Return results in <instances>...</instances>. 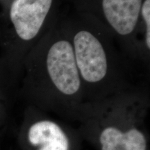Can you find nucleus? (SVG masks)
<instances>
[{
	"instance_id": "obj_1",
	"label": "nucleus",
	"mask_w": 150,
	"mask_h": 150,
	"mask_svg": "<svg viewBox=\"0 0 150 150\" xmlns=\"http://www.w3.org/2000/svg\"><path fill=\"white\" fill-rule=\"evenodd\" d=\"M61 18L72 46L85 102L102 100L134 86L136 64L109 33L78 13Z\"/></svg>"
},
{
	"instance_id": "obj_2",
	"label": "nucleus",
	"mask_w": 150,
	"mask_h": 150,
	"mask_svg": "<svg viewBox=\"0 0 150 150\" xmlns=\"http://www.w3.org/2000/svg\"><path fill=\"white\" fill-rule=\"evenodd\" d=\"M27 83L40 110L76 117L85 103L72 46L61 17L27 56Z\"/></svg>"
},
{
	"instance_id": "obj_3",
	"label": "nucleus",
	"mask_w": 150,
	"mask_h": 150,
	"mask_svg": "<svg viewBox=\"0 0 150 150\" xmlns=\"http://www.w3.org/2000/svg\"><path fill=\"white\" fill-rule=\"evenodd\" d=\"M147 93L134 86L102 100L85 102L76 118L97 131L99 150H147L143 122Z\"/></svg>"
},
{
	"instance_id": "obj_4",
	"label": "nucleus",
	"mask_w": 150,
	"mask_h": 150,
	"mask_svg": "<svg viewBox=\"0 0 150 150\" xmlns=\"http://www.w3.org/2000/svg\"><path fill=\"white\" fill-rule=\"evenodd\" d=\"M54 0H13L8 12L12 33L29 54L59 18Z\"/></svg>"
},
{
	"instance_id": "obj_5",
	"label": "nucleus",
	"mask_w": 150,
	"mask_h": 150,
	"mask_svg": "<svg viewBox=\"0 0 150 150\" xmlns=\"http://www.w3.org/2000/svg\"><path fill=\"white\" fill-rule=\"evenodd\" d=\"M30 124L27 139L35 150H70V140L64 127L42 111Z\"/></svg>"
},
{
	"instance_id": "obj_6",
	"label": "nucleus",
	"mask_w": 150,
	"mask_h": 150,
	"mask_svg": "<svg viewBox=\"0 0 150 150\" xmlns=\"http://www.w3.org/2000/svg\"><path fill=\"white\" fill-rule=\"evenodd\" d=\"M136 40L140 64L146 69L150 59V0H143L140 8L136 29Z\"/></svg>"
}]
</instances>
